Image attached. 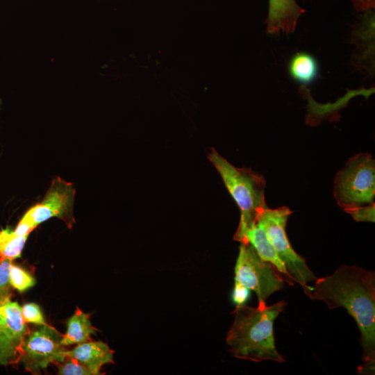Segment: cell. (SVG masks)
<instances>
[{"instance_id": "1", "label": "cell", "mask_w": 375, "mask_h": 375, "mask_svg": "<svg viewBox=\"0 0 375 375\" xmlns=\"http://www.w3.org/2000/svg\"><path fill=\"white\" fill-rule=\"evenodd\" d=\"M329 309L342 307L353 317L360 332L363 365L372 372L375 362V273L358 266L341 265L331 275L315 280L308 296Z\"/></svg>"}, {"instance_id": "2", "label": "cell", "mask_w": 375, "mask_h": 375, "mask_svg": "<svg viewBox=\"0 0 375 375\" xmlns=\"http://www.w3.org/2000/svg\"><path fill=\"white\" fill-rule=\"evenodd\" d=\"M285 305L284 301H280L264 307L237 306L226 335V343L232 356L256 362H285L275 346L274 322Z\"/></svg>"}, {"instance_id": "3", "label": "cell", "mask_w": 375, "mask_h": 375, "mask_svg": "<svg viewBox=\"0 0 375 375\" xmlns=\"http://www.w3.org/2000/svg\"><path fill=\"white\" fill-rule=\"evenodd\" d=\"M208 158L220 174L240 209V222L233 239L242 242L246 232L256 224L268 208L265 197L266 181L251 168L235 167L213 148Z\"/></svg>"}, {"instance_id": "4", "label": "cell", "mask_w": 375, "mask_h": 375, "mask_svg": "<svg viewBox=\"0 0 375 375\" xmlns=\"http://www.w3.org/2000/svg\"><path fill=\"white\" fill-rule=\"evenodd\" d=\"M333 194L343 210L374 202L375 160L370 153L353 156L338 172Z\"/></svg>"}, {"instance_id": "5", "label": "cell", "mask_w": 375, "mask_h": 375, "mask_svg": "<svg viewBox=\"0 0 375 375\" xmlns=\"http://www.w3.org/2000/svg\"><path fill=\"white\" fill-rule=\"evenodd\" d=\"M292 213V211L287 206L275 209L267 208L260 215L258 221L264 227L292 280L299 283L308 296L311 287L308 286V283L315 281L317 277L307 265L306 260L296 253L288 240L285 227Z\"/></svg>"}, {"instance_id": "6", "label": "cell", "mask_w": 375, "mask_h": 375, "mask_svg": "<svg viewBox=\"0 0 375 375\" xmlns=\"http://www.w3.org/2000/svg\"><path fill=\"white\" fill-rule=\"evenodd\" d=\"M75 192L72 183L58 176L54 178L42 201L28 210L14 232L19 235H28L40 224L54 217L64 221L72 228L75 223L73 210Z\"/></svg>"}, {"instance_id": "7", "label": "cell", "mask_w": 375, "mask_h": 375, "mask_svg": "<svg viewBox=\"0 0 375 375\" xmlns=\"http://www.w3.org/2000/svg\"><path fill=\"white\" fill-rule=\"evenodd\" d=\"M235 283L253 290L260 307L265 306L267 298L284 286V280L276 269L262 260L249 243L240 244L235 267Z\"/></svg>"}, {"instance_id": "8", "label": "cell", "mask_w": 375, "mask_h": 375, "mask_svg": "<svg viewBox=\"0 0 375 375\" xmlns=\"http://www.w3.org/2000/svg\"><path fill=\"white\" fill-rule=\"evenodd\" d=\"M62 338V335L47 324L29 331L22 346L19 362L27 372L40 374L49 364L63 361L67 349L61 344Z\"/></svg>"}, {"instance_id": "9", "label": "cell", "mask_w": 375, "mask_h": 375, "mask_svg": "<svg viewBox=\"0 0 375 375\" xmlns=\"http://www.w3.org/2000/svg\"><path fill=\"white\" fill-rule=\"evenodd\" d=\"M29 331L17 302L10 298L0 301V365H18L22 346Z\"/></svg>"}, {"instance_id": "10", "label": "cell", "mask_w": 375, "mask_h": 375, "mask_svg": "<svg viewBox=\"0 0 375 375\" xmlns=\"http://www.w3.org/2000/svg\"><path fill=\"white\" fill-rule=\"evenodd\" d=\"M365 12L351 36V42L356 46L352 63L357 69L372 76L374 71V12L372 9Z\"/></svg>"}, {"instance_id": "11", "label": "cell", "mask_w": 375, "mask_h": 375, "mask_svg": "<svg viewBox=\"0 0 375 375\" xmlns=\"http://www.w3.org/2000/svg\"><path fill=\"white\" fill-rule=\"evenodd\" d=\"M305 12L295 0H269L267 33L272 35L293 33L298 19Z\"/></svg>"}, {"instance_id": "12", "label": "cell", "mask_w": 375, "mask_h": 375, "mask_svg": "<svg viewBox=\"0 0 375 375\" xmlns=\"http://www.w3.org/2000/svg\"><path fill=\"white\" fill-rule=\"evenodd\" d=\"M114 351L101 341H87L78 344L72 350H66L65 356L73 358L87 367L92 375L101 374L103 365L113 363Z\"/></svg>"}, {"instance_id": "13", "label": "cell", "mask_w": 375, "mask_h": 375, "mask_svg": "<svg viewBox=\"0 0 375 375\" xmlns=\"http://www.w3.org/2000/svg\"><path fill=\"white\" fill-rule=\"evenodd\" d=\"M240 243H249L262 260L272 264L281 273V275H283V280L288 284L294 285V282L290 278L285 265L279 258L260 222L258 221L246 232L244 239Z\"/></svg>"}, {"instance_id": "14", "label": "cell", "mask_w": 375, "mask_h": 375, "mask_svg": "<svg viewBox=\"0 0 375 375\" xmlns=\"http://www.w3.org/2000/svg\"><path fill=\"white\" fill-rule=\"evenodd\" d=\"M96 332L97 328L92 325L89 315L76 308L74 314L67 321V332L62 335L61 344L67 346L90 341V335Z\"/></svg>"}, {"instance_id": "15", "label": "cell", "mask_w": 375, "mask_h": 375, "mask_svg": "<svg viewBox=\"0 0 375 375\" xmlns=\"http://www.w3.org/2000/svg\"><path fill=\"white\" fill-rule=\"evenodd\" d=\"M288 70L291 77L296 81L310 84L318 75V65L312 55L299 52L290 60Z\"/></svg>"}, {"instance_id": "16", "label": "cell", "mask_w": 375, "mask_h": 375, "mask_svg": "<svg viewBox=\"0 0 375 375\" xmlns=\"http://www.w3.org/2000/svg\"><path fill=\"white\" fill-rule=\"evenodd\" d=\"M28 235H19L10 228L0 231V256L11 260L20 257Z\"/></svg>"}, {"instance_id": "17", "label": "cell", "mask_w": 375, "mask_h": 375, "mask_svg": "<svg viewBox=\"0 0 375 375\" xmlns=\"http://www.w3.org/2000/svg\"><path fill=\"white\" fill-rule=\"evenodd\" d=\"M10 282L12 288L24 292L35 284V278L24 269L11 264L10 268Z\"/></svg>"}, {"instance_id": "18", "label": "cell", "mask_w": 375, "mask_h": 375, "mask_svg": "<svg viewBox=\"0 0 375 375\" xmlns=\"http://www.w3.org/2000/svg\"><path fill=\"white\" fill-rule=\"evenodd\" d=\"M12 260L2 258L0 260V301L11 297L12 286L10 282V268Z\"/></svg>"}, {"instance_id": "19", "label": "cell", "mask_w": 375, "mask_h": 375, "mask_svg": "<svg viewBox=\"0 0 375 375\" xmlns=\"http://www.w3.org/2000/svg\"><path fill=\"white\" fill-rule=\"evenodd\" d=\"M58 374L61 375H92L91 372L76 359L66 356L63 361L56 364Z\"/></svg>"}, {"instance_id": "20", "label": "cell", "mask_w": 375, "mask_h": 375, "mask_svg": "<svg viewBox=\"0 0 375 375\" xmlns=\"http://www.w3.org/2000/svg\"><path fill=\"white\" fill-rule=\"evenodd\" d=\"M344 211L349 214L356 222H374L375 221L374 202L367 205L347 208L344 210Z\"/></svg>"}, {"instance_id": "21", "label": "cell", "mask_w": 375, "mask_h": 375, "mask_svg": "<svg viewBox=\"0 0 375 375\" xmlns=\"http://www.w3.org/2000/svg\"><path fill=\"white\" fill-rule=\"evenodd\" d=\"M22 315L25 322L38 325L47 324L40 306L35 303H28L22 307Z\"/></svg>"}, {"instance_id": "22", "label": "cell", "mask_w": 375, "mask_h": 375, "mask_svg": "<svg viewBox=\"0 0 375 375\" xmlns=\"http://www.w3.org/2000/svg\"><path fill=\"white\" fill-rule=\"evenodd\" d=\"M249 296V290L238 283H235L232 299L237 306L244 304Z\"/></svg>"}, {"instance_id": "23", "label": "cell", "mask_w": 375, "mask_h": 375, "mask_svg": "<svg viewBox=\"0 0 375 375\" xmlns=\"http://www.w3.org/2000/svg\"><path fill=\"white\" fill-rule=\"evenodd\" d=\"M352 1L357 11H367L375 6V0H352Z\"/></svg>"}, {"instance_id": "24", "label": "cell", "mask_w": 375, "mask_h": 375, "mask_svg": "<svg viewBox=\"0 0 375 375\" xmlns=\"http://www.w3.org/2000/svg\"><path fill=\"white\" fill-rule=\"evenodd\" d=\"M1 257L0 256V260H1Z\"/></svg>"}]
</instances>
